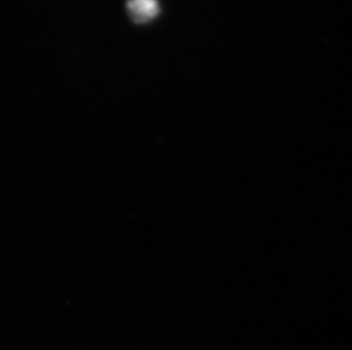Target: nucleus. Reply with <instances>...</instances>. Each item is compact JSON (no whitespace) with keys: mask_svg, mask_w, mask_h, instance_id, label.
<instances>
[{"mask_svg":"<svg viewBox=\"0 0 352 350\" xmlns=\"http://www.w3.org/2000/svg\"><path fill=\"white\" fill-rule=\"evenodd\" d=\"M126 10L136 23H146L157 16L160 12L157 0H128Z\"/></svg>","mask_w":352,"mask_h":350,"instance_id":"obj_1","label":"nucleus"}]
</instances>
